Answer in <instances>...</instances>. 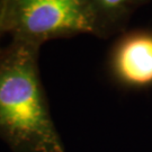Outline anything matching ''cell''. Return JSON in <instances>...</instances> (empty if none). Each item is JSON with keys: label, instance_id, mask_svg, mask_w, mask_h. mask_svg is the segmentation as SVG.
<instances>
[{"label": "cell", "instance_id": "1", "mask_svg": "<svg viewBox=\"0 0 152 152\" xmlns=\"http://www.w3.org/2000/svg\"><path fill=\"white\" fill-rule=\"evenodd\" d=\"M39 49L11 39L0 50V140L12 152H65L39 77Z\"/></svg>", "mask_w": 152, "mask_h": 152}, {"label": "cell", "instance_id": "2", "mask_svg": "<svg viewBox=\"0 0 152 152\" xmlns=\"http://www.w3.org/2000/svg\"><path fill=\"white\" fill-rule=\"evenodd\" d=\"M2 27L12 41L38 48L51 39L96 35L87 0H6Z\"/></svg>", "mask_w": 152, "mask_h": 152}, {"label": "cell", "instance_id": "3", "mask_svg": "<svg viewBox=\"0 0 152 152\" xmlns=\"http://www.w3.org/2000/svg\"><path fill=\"white\" fill-rule=\"evenodd\" d=\"M108 72L114 82L131 90L152 87V31L132 29L118 35L108 55Z\"/></svg>", "mask_w": 152, "mask_h": 152}, {"label": "cell", "instance_id": "4", "mask_svg": "<svg viewBox=\"0 0 152 152\" xmlns=\"http://www.w3.org/2000/svg\"><path fill=\"white\" fill-rule=\"evenodd\" d=\"M151 0H87L95 20L96 37L109 38L127 31L132 17Z\"/></svg>", "mask_w": 152, "mask_h": 152}, {"label": "cell", "instance_id": "5", "mask_svg": "<svg viewBox=\"0 0 152 152\" xmlns=\"http://www.w3.org/2000/svg\"><path fill=\"white\" fill-rule=\"evenodd\" d=\"M5 1L6 0H0V38L2 35H5V32H4V27H2V12H4V6H5ZM2 49L0 46V50Z\"/></svg>", "mask_w": 152, "mask_h": 152}]
</instances>
